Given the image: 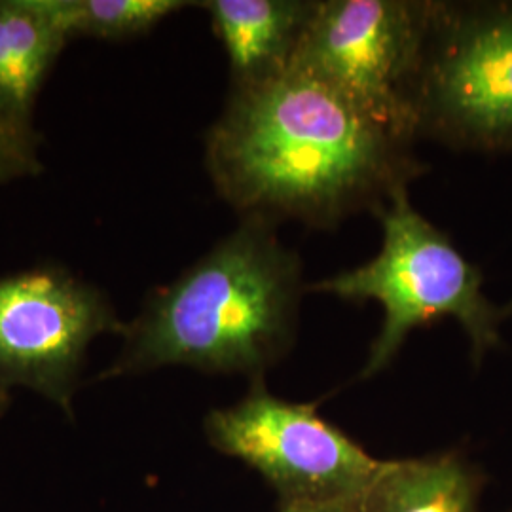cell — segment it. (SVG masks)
Returning a JSON list of instances; mask_svg holds the SVG:
<instances>
[{
    "instance_id": "cell-1",
    "label": "cell",
    "mask_w": 512,
    "mask_h": 512,
    "mask_svg": "<svg viewBox=\"0 0 512 512\" xmlns=\"http://www.w3.org/2000/svg\"><path fill=\"white\" fill-rule=\"evenodd\" d=\"M205 169L241 219L336 228L376 215L427 169L414 141L355 109L311 76L230 88L205 135Z\"/></svg>"
},
{
    "instance_id": "cell-2",
    "label": "cell",
    "mask_w": 512,
    "mask_h": 512,
    "mask_svg": "<svg viewBox=\"0 0 512 512\" xmlns=\"http://www.w3.org/2000/svg\"><path fill=\"white\" fill-rule=\"evenodd\" d=\"M302 294L300 256L275 236V224L241 219L177 279L148 294L97 382L164 366L262 378L293 346Z\"/></svg>"
},
{
    "instance_id": "cell-3",
    "label": "cell",
    "mask_w": 512,
    "mask_h": 512,
    "mask_svg": "<svg viewBox=\"0 0 512 512\" xmlns=\"http://www.w3.org/2000/svg\"><path fill=\"white\" fill-rule=\"evenodd\" d=\"M382 249L363 266L306 285V293L348 302L374 300L384 323L372 342L361 378L382 372L403 348L406 336L437 319L452 317L467 332L475 363L501 344L499 325L512 315V300L497 306L484 291V277L461 255L448 234L410 202L408 186L393 192L382 211Z\"/></svg>"
},
{
    "instance_id": "cell-4",
    "label": "cell",
    "mask_w": 512,
    "mask_h": 512,
    "mask_svg": "<svg viewBox=\"0 0 512 512\" xmlns=\"http://www.w3.org/2000/svg\"><path fill=\"white\" fill-rule=\"evenodd\" d=\"M408 107L416 137L512 152V0H431Z\"/></svg>"
},
{
    "instance_id": "cell-5",
    "label": "cell",
    "mask_w": 512,
    "mask_h": 512,
    "mask_svg": "<svg viewBox=\"0 0 512 512\" xmlns=\"http://www.w3.org/2000/svg\"><path fill=\"white\" fill-rule=\"evenodd\" d=\"M431 0H317L291 69L416 141L408 88Z\"/></svg>"
},
{
    "instance_id": "cell-6",
    "label": "cell",
    "mask_w": 512,
    "mask_h": 512,
    "mask_svg": "<svg viewBox=\"0 0 512 512\" xmlns=\"http://www.w3.org/2000/svg\"><path fill=\"white\" fill-rule=\"evenodd\" d=\"M203 429L215 450L253 467L281 501L365 497L384 467L321 418L317 404L274 397L264 378L238 403L211 410Z\"/></svg>"
},
{
    "instance_id": "cell-7",
    "label": "cell",
    "mask_w": 512,
    "mask_h": 512,
    "mask_svg": "<svg viewBox=\"0 0 512 512\" xmlns=\"http://www.w3.org/2000/svg\"><path fill=\"white\" fill-rule=\"evenodd\" d=\"M124 325L109 296L65 266L0 275V387L31 389L73 420L88 349Z\"/></svg>"
},
{
    "instance_id": "cell-8",
    "label": "cell",
    "mask_w": 512,
    "mask_h": 512,
    "mask_svg": "<svg viewBox=\"0 0 512 512\" xmlns=\"http://www.w3.org/2000/svg\"><path fill=\"white\" fill-rule=\"evenodd\" d=\"M230 65V88H245L287 73L317 0H205Z\"/></svg>"
},
{
    "instance_id": "cell-9",
    "label": "cell",
    "mask_w": 512,
    "mask_h": 512,
    "mask_svg": "<svg viewBox=\"0 0 512 512\" xmlns=\"http://www.w3.org/2000/svg\"><path fill=\"white\" fill-rule=\"evenodd\" d=\"M69 40L54 0H0V122L35 133L38 93Z\"/></svg>"
},
{
    "instance_id": "cell-10",
    "label": "cell",
    "mask_w": 512,
    "mask_h": 512,
    "mask_svg": "<svg viewBox=\"0 0 512 512\" xmlns=\"http://www.w3.org/2000/svg\"><path fill=\"white\" fill-rule=\"evenodd\" d=\"M482 476L456 452L384 461L363 512H478Z\"/></svg>"
},
{
    "instance_id": "cell-11",
    "label": "cell",
    "mask_w": 512,
    "mask_h": 512,
    "mask_svg": "<svg viewBox=\"0 0 512 512\" xmlns=\"http://www.w3.org/2000/svg\"><path fill=\"white\" fill-rule=\"evenodd\" d=\"M69 38L122 42L143 37L160 21L198 2L184 0H54Z\"/></svg>"
},
{
    "instance_id": "cell-12",
    "label": "cell",
    "mask_w": 512,
    "mask_h": 512,
    "mask_svg": "<svg viewBox=\"0 0 512 512\" xmlns=\"http://www.w3.org/2000/svg\"><path fill=\"white\" fill-rule=\"evenodd\" d=\"M42 169L37 133H23L0 122V186L35 177Z\"/></svg>"
},
{
    "instance_id": "cell-13",
    "label": "cell",
    "mask_w": 512,
    "mask_h": 512,
    "mask_svg": "<svg viewBox=\"0 0 512 512\" xmlns=\"http://www.w3.org/2000/svg\"><path fill=\"white\" fill-rule=\"evenodd\" d=\"M363 499H330V501H281L277 512H363Z\"/></svg>"
},
{
    "instance_id": "cell-14",
    "label": "cell",
    "mask_w": 512,
    "mask_h": 512,
    "mask_svg": "<svg viewBox=\"0 0 512 512\" xmlns=\"http://www.w3.org/2000/svg\"><path fill=\"white\" fill-rule=\"evenodd\" d=\"M8 406H10V391L4 389V387H0V418L4 416V412L8 410Z\"/></svg>"
}]
</instances>
